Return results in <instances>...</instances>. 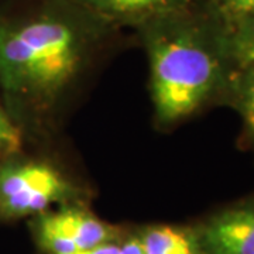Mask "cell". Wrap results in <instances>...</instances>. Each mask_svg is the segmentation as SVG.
Segmentation results:
<instances>
[{
  "mask_svg": "<svg viewBox=\"0 0 254 254\" xmlns=\"http://www.w3.org/2000/svg\"><path fill=\"white\" fill-rule=\"evenodd\" d=\"M108 23L75 0L50 1L18 21H0V82L48 105L79 72Z\"/></svg>",
  "mask_w": 254,
  "mask_h": 254,
  "instance_id": "1",
  "label": "cell"
},
{
  "mask_svg": "<svg viewBox=\"0 0 254 254\" xmlns=\"http://www.w3.org/2000/svg\"><path fill=\"white\" fill-rule=\"evenodd\" d=\"M190 6L158 14L138 27L151 68L155 112L164 123L190 116L225 89L233 66L226 53L223 23L206 21Z\"/></svg>",
  "mask_w": 254,
  "mask_h": 254,
  "instance_id": "2",
  "label": "cell"
},
{
  "mask_svg": "<svg viewBox=\"0 0 254 254\" xmlns=\"http://www.w3.org/2000/svg\"><path fill=\"white\" fill-rule=\"evenodd\" d=\"M79 193L69 178L46 161L0 163V220L37 216L53 205H68Z\"/></svg>",
  "mask_w": 254,
  "mask_h": 254,
  "instance_id": "3",
  "label": "cell"
},
{
  "mask_svg": "<svg viewBox=\"0 0 254 254\" xmlns=\"http://www.w3.org/2000/svg\"><path fill=\"white\" fill-rule=\"evenodd\" d=\"M34 233L38 246L48 254H71L112 243L119 236L116 227L76 205H64L54 212L37 215Z\"/></svg>",
  "mask_w": 254,
  "mask_h": 254,
  "instance_id": "4",
  "label": "cell"
},
{
  "mask_svg": "<svg viewBox=\"0 0 254 254\" xmlns=\"http://www.w3.org/2000/svg\"><path fill=\"white\" fill-rule=\"evenodd\" d=\"M196 233L203 254H254V198L219 212Z\"/></svg>",
  "mask_w": 254,
  "mask_h": 254,
  "instance_id": "5",
  "label": "cell"
},
{
  "mask_svg": "<svg viewBox=\"0 0 254 254\" xmlns=\"http://www.w3.org/2000/svg\"><path fill=\"white\" fill-rule=\"evenodd\" d=\"M105 23L137 24L158 14L193 4L196 0H75Z\"/></svg>",
  "mask_w": 254,
  "mask_h": 254,
  "instance_id": "6",
  "label": "cell"
},
{
  "mask_svg": "<svg viewBox=\"0 0 254 254\" xmlns=\"http://www.w3.org/2000/svg\"><path fill=\"white\" fill-rule=\"evenodd\" d=\"M145 254H203L198 233L174 226L148 227L141 235Z\"/></svg>",
  "mask_w": 254,
  "mask_h": 254,
  "instance_id": "7",
  "label": "cell"
},
{
  "mask_svg": "<svg viewBox=\"0 0 254 254\" xmlns=\"http://www.w3.org/2000/svg\"><path fill=\"white\" fill-rule=\"evenodd\" d=\"M223 36L227 57L235 68L254 64V14L223 23Z\"/></svg>",
  "mask_w": 254,
  "mask_h": 254,
  "instance_id": "8",
  "label": "cell"
},
{
  "mask_svg": "<svg viewBox=\"0 0 254 254\" xmlns=\"http://www.w3.org/2000/svg\"><path fill=\"white\" fill-rule=\"evenodd\" d=\"M226 88H230L233 103L254 138V64L235 68Z\"/></svg>",
  "mask_w": 254,
  "mask_h": 254,
  "instance_id": "9",
  "label": "cell"
},
{
  "mask_svg": "<svg viewBox=\"0 0 254 254\" xmlns=\"http://www.w3.org/2000/svg\"><path fill=\"white\" fill-rule=\"evenodd\" d=\"M210 3L215 16L223 23L254 14V0H210Z\"/></svg>",
  "mask_w": 254,
  "mask_h": 254,
  "instance_id": "10",
  "label": "cell"
},
{
  "mask_svg": "<svg viewBox=\"0 0 254 254\" xmlns=\"http://www.w3.org/2000/svg\"><path fill=\"white\" fill-rule=\"evenodd\" d=\"M21 145V134L18 128L0 110V157H9L17 153Z\"/></svg>",
  "mask_w": 254,
  "mask_h": 254,
  "instance_id": "11",
  "label": "cell"
},
{
  "mask_svg": "<svg viewBox=\"0 0 254 254\" xmlns=\"http://www.w3.org/2000/svg\"><path fill=\"white\" fill-rule=\"evenodd\" d=\"M120 254H145L141 237L134 236L127 239L123 245H120Z\"/></svg>",
  "mask_w": 254,
  "mask_h": 254,
  "instance_id": "12",
  "label": "cell"
},
{
  "mask_svg": "<svg viewBox=\"0 0 254 254\" xmlns=\"http://www.w3.org/2000/svg\"><path fill=\"white\" fill-rule=\"evenodd\" d=\"M71 254H120V245H116L115 242H112V243H105V245L79 250V252Z\"/></svg>",
  "mask_w": 254,
  "mask_h": 254,
  "instance_id": "13",
  "label": "cell"
}]
</instances>
